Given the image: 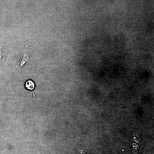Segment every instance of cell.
I'll use <instances>...</instances> for the list:
<instances>
[{"mask_svg":"<svg viewBox=\"0 0 154 154\" xmlns=\"http://www.w3.org/2000/svg\"><path fill=\"white\" fill-rule=\"evenodd\" d=\"M29 51L26 49L19 56L17 60L16 65L17 68L22 69L26 66L30 58Z\"/></svg>","mask_w":154,"mask_h":154,"instance_id":"6da1fadb","label":"cell"},{"mask_svg":"<svg viewBox=\"0 0 154 154\" xmlns=\"http://www.w3.org/2000/svg\"><path fill=\"white\" fill-rule=\"evenodd\" d=\"M95 146L84 147L78 146L76 150V154H85L91 149L95 147Z\"/></svg>","mask_w":154,"mask_h":154,"instance_id":"7a4b0ae2","label":"cell"},{"mask_svg":"<svg viewBox=\"0 0 154 154\" xmlns=\"http://www.w3.org/2000/svg\"><path fill=\"white\" fill-rule=\"evenodd\" d=\"M25 86L27 90H32L34 89L35 85L34 82L32 81L29 80L26 82Z\"/></svg>","mask_w":154,"mask_h":154,"instance_id":"3957f363","label":"cell"},{"mask_svg":"<svg viewBox=\"0 0 154 154\" xmlns=\"http://www.w3.org/2000/svg\"><path fill=\"white\" fill-rule=\"evenodd\" d=\"M5 48L3 44L0 43V64L3 61L4 56Z\"/></svg>","mask_w":154,"mask_h":154,"instance_id":"277c9868","label":"cell"},{"mask_svg":"<svg viewBox=\"0 0 154 154\" xmlns=\"http://www.w3.org/2000/svg\"><path fill=\"white\" fill-rule=\"evenodd\" d=\"M132 149L134 154H136L138 152L139 147L138 145L133 143L132 145Z\"/></svg>","mask_w":154,"mask_h":154,"instance_id":"5b68a950","label":"cell"},{"mask_svg":"<svg viewBox=\"0 0 154 154\" xmlns=\"http://www.w3.org/2000/svg\"><path fill=\"white\" fill-rule=\"evenodd\" d=\"M45 137H46V143H47V144L48 145V148H49V149H50V153H51V154H53V153H52V151H51V149H50V148L49 147V145H48V143H47V139H46V135H45Z\"/></svg>","mask_w":154,"mask_h":154,"instance_id":"8992f818","label":"cell"}]
</instances>
